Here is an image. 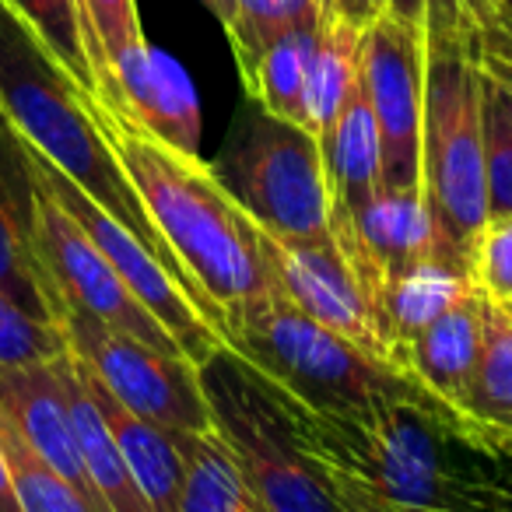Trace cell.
Instances as JSON below:
<instances>
[{
  "label": "cell",
  "mask_w": 512,
  "mask_h": 512,
  "mask_svg": "<svg viewBox=\"0 0 512 512\" xmlns=\"http://www.w3.org/2000/svg\"><path fill=\"white\" fill-rule=\"evenodd\" d=\"M0 120L29 148H36L46 162L57 165L67 179H74L95 204L106 207L120 225H127L176 274L179 285L190 292V299L197 302L200 313L211 320V327L221 337V323L211 302L200 295L176 253L165 246L141 197L109 151L102 130L95 127L88 92L64 71V64L53 57L39 32L8 0H0Z\"/></svg>",
  "instance_id": "cell-4"
},
{
  "label": "cell",
  "mask_w": 512,
  "mask_h": 512,
  "mask_svg": "<svg viewBox=\"0 0 512 512\" xmlns=\"http://www.w3.org/2000/svg\"><path fill=\"white\" fill-rule=\"evenodd\" d=\"M11 8L39 32L53 57L64 64V71L95 95L99 88V60H95L92 32L85 25L78 0H8Z\"/></svg>",
  "instance_id": "cell-26"
},
{
  "label": "cell",
  "mask_w": 512,
  "mask_h": 512,
  "mask_svg": "<svg viewBox=\"0 0 512 512\" xmlns=\"http://www.w3.org/2000/svg\"><path fill=\"white\" fill-rule=\"evenodd\" d=\"M64 358L67 355L53 358V362L18 365V369L0 372V414L18 428V435L57 474H64L92 502H99V495L92 491V481L85 474V463H81L78 435H74L71 400H67L64 383Z\"/></svg>",
  "instance_id": "cell-14"
},
{
  "label": "cell",
  "mask_w": 512,
  "mask_h": 512,
  "mask_svg": "<svg viewBox=\"0 0 512 512\" xmlns=\"http://www.w3.org/2000/svg\"><path fill=\"white\" fill-rule=\"evenodd\" d=\"M330 186V228L351 221L383 186V141L362 92V78L344 99L337 120L320 137Z\"/></svg>",
  "instance_id": "cell-18"
},
{
  "label": "cell",
  "mask_w": 512,
  "mask_h": 512,
  "mask_svg": "<svg viewBox=\"0 0 512 512\" xmlns=\"http://www.w3.org/2000/svg\"><path fill=\"white\" fill-rule=\"evenodd\" d=\"M302 418L323 460L376 495L386 512H502V460L474 421L439 400H383L355 414Z\"/></svg>",
  "instance_id": "cell-2"
},
{
  "label": "cell",
  "mask_w": 512,
  "mask_h": 512,
  "mask_svg": "<svg viewBox=\"0 0 512 512\" xmlns=\"http://www.w3.org/2000/svg\"><path fill=\"white\" fill-rule=\"evenodd\" d=\"M481 106L488 221L512 218V32L481 29Z\"/></svg>",
  "instance_id": "cell-19"
},
{
  "label": "cell",
  "mask_w": 512,
  "mask_h": 512,
  "mask_svg": "<svg viewBox=\"0 0 512 512\" xmlns=\"http://www.w3.org/2000/svg\"><path fill=\"white\" fill-rule=\"evenodd\" d=\"M78 362V358H74ZM78 372L85 379L88 393H92L95 407L106 418L109 435H113L116 449L127 460L130 474H134L137 488H141L144 502L151 512H176L179 495H183V477H186V453H183V435L172 428L148 421L123 407L99 379L92 376L85 362H78Z\"/></svg>",
  "instance_id": "cell-17"
},
{
  "label": "cell",
  "mask_w": 512,
  "mask_h": 512,
  "mask_svg": "<svg viewBox=\"0 0 512 512\" xmlns=\"http://www.w3.org/2000/svg\"><path fill=\"white\" fill-rule=\"evenodd\" d=\"M179 435H183L186 477L176 512H267L214 428Z\"/></svg>",
  "instance_id": "cell-21"
},
{
  "label": "cell",
  "mask_w": 512,
  "mask_h": 512,
  "mask_svg": "<svg viewBox=\"0 0 512 512\" xmlns=\"http://www.w3.org/2000/svg\"><path fill=\"white\" fill-rule=\"evenodd\" d=\"M316 36H320V25H302V29H292L274 39L256 60L253 78L246 81L249 102H256L271 116L306 127V88Z\"/></svg>",
  "instance_id": "cell-23"
},
{
  "label": "cell",
  "mask_w": 512,
  "mask_h": 512,
  "mask_svg": "<svg viewBox=\"0 0 512 512\" xmlns=\"http://www.w3.org/2000/svg\"><path fill=\"white\" fill-rule=\"evenodd\" d=\"M0 512H22V502H18L15 481H11V467L8 456L0 449Z\"/></svg>",
  "instance_id": "cell-35"
},
{
  "label": "cell",
  "mask_w": 512,
  "mask_h": 512,
  "mask_svg": "<svg viewBox=\"0 0 512 512\" xmlns=\"http://www.w3.org/2000/svg\"><path fill=\"white\" fill-rule=\"evenodd\" d=\"M22 148H25V165H29L32 179L85 228L88 239H92L95 246L102 249V256L116 267L123 285L137 295V302L176 337L179 351H183L193 365L211 358L225 341H221L218 330L211 327V320L200 313V306L190 299V292L179 285L176 274H172L127 225H120V221L102 204H95L74 179H67L57 165L46 162V158L39 155L36 148H29L25 141H22Z\"/></svg>",
  "instance_id": "cell-9"
},
{
  "label": "cell",
  "mask_w": 512,
  "mask_h": 512,
  "mask_svg": "<svg viewBox=\"0 0 512 512\" xmlns=\"http://www.w3.org/2000/svg\"><path fill=\"white\" fill-rule=\"evenodd\" d=\"M484 313H488V295L474 285L449 302L428 327H421L404 348L407 376L418 379L439 404L460 414L467 407L477 358H481Z\"/></svg>",
  "instance_id": "cell-15"
},
{
  "label": "cell",
  "mask_w": 512,
  "mask_h": 512,
  "mask_svg": "<svg viewBox=\"0 0 512 512\" xmlns=\"http://www.w3.org/2000/svg\"><path fill=\"white\" fill-rule=\"evenodd\" d=\"M78 4L95 43V60H99L95 95L102 99L113 92V60L130 46L144 43L141 15H137V0H78Z\"/></svg>",
  "instance_id": "cell-30"
},
{
  "label": "cell",
  "mask_w": 512,
  "mask_h": 512,
  "mask_svg": "<svg viewBox=\"0 0 512 512\" xmlns=\"http://www.w3.org/2000/svg\"><path fill=\"white\" fill-rule=\"evenodd\" d=\"M221 341L316 414H355L400 397L435 400L414 376L320 327L281 292L225 316Z\"/></svg>",
  "instance_id": "cell-6"
},
{
  "label": "cell",
  "mask_w": 512,
  "mask_h": 512,
  "mask_svg": "<svg viewBox=\"0 0 512 512\" xmlns=\"http://www.w3.org/2000/svg\"><path fill=\"white\" fill-rule=\"evenodd\" d=\"M88 109L158 235L211 302L221 327L225 316L278 292L260 253V225L228 193L214 165L162 144L113 102L88 95Z\"/></svg>",
  "instance_id": "cell-1"
},
{
  "label": "cell",
  "mask_w": 512,
  "mask_h": 512,
  "mask_svg": "<svg viewBox=\"0 0 512 512\" xmlns=\"http://www.w3.org/2000/svg\"><path fill=\"white\" fill-rule=\"evenodd\" d=\"M67 355V337L57 323L39 320L11 295L0 292V372L18 365L53 362Z\"/></svg>",
  "instance_id": "cell-29"
},
{
  "label": "cell",
  "mask_w": 512,
  "mask_h": 512,
  "mask_svg": "<svg viewBox=\"0 0 512 512\" xmlns=\"http://www.w3.org/2000/svg\"><path fill=\"white\" fill-rule=\"evenodd\" d=\"M463 414L477 425L512 432V309L502 302L488 299L481 358Z\"/></svg>",
  "instance_id": "cell-25"
},
{
  "label": "cell",
  "mask_w": 512,
  "mask_h": 512,
  "mask_svg": "<svg viewBox=\"0 0 512 512\" xmlns=\"http://www.w3.org/2000/svg\"><path fill=\"white\" fill-rule=\"evenodd\" d=\"M467 288H474V281L449 271V267L435 264V260H425L421 267H414L411 274H404V278L386 288L383 316H386V330H390V337H393L400 365H404L407 341H411L421 327H428L449 302L460 299Z\"/></svg>",
  "instance_id": "cell-24"
},
{
  "label": "cell",
  "mask_w": 512,
  "mask_h": 512,
  "mask_svg": "<svg viewBox=\"0 0 512 512\" xmlns=\"http://www.w3.org/2000/svg\"><path fill=\"white\" fill-rule=\"evenodd\" d=\"M249 218L288 242H327L330 186L320 137L253 102L235 141L214 165Z\"/></svg>",
  "instance_id": "cell-7"
},
{
  "label": "cell",
  "mask_w": 512,
  "mask_h": 512,
  "mask_svg": "<svg viewBox=\"0 0 512 512\" xmlns=\"http://www.w3.org/2000/svg\"><path fill=\"white\" fill-rule=\"evenodd\" d=\"M25 151V148H22ZM32 179V172H29ZM32 246L46 281L57 288V299L92 313L95 320L137 337L169 355H183L176 337L137 302V295L123 285L116 267L102 249L85 235V228L32 179ZM186 358V355H183Z\"/></svg>",
  "instance_id": "cell-10"
},
{
  "label": "cell",
  "mask_w": 512,
  "mask_h": 512,
  "mask_svg": "<svg viewBox=\"0 0 512 512\" xmlns=\"http://www.w3.org/2000/svg\"><path fill=\"white\" fill-rule=\"evenodd\" d=\"M316 4H320L323 15L348 18V22L362 25V29L386 8V0H316Z\"/></svg>",
  "instance_id": "cell-34"
},
{
  "label": "cell",
  "mask_w": 512,
  "mask_h": 512,
  "mask_svg": "<svg viewBox=\"0 0 512 512\" xmlns=\"http://www.w3.org/2000/svg\"><path fill=\"white\" fill-rule=\"evenodd\" d=\"M495 8H498V15H502L505 29L512 32V0H495Z\"/></svg>",
  "instance_id": "cell-39"
},
{
  "label": "cell",
  "mask_w": 512,
  "mask_h": 512,
  "mask_svg": "<svg viewBox=\"0 0 512 512\" xmlns=\"http://www.w3.org/2000/svg\"><path fill=\"white\" fill-rule=\"evenodd\" d=\"M474 432H477V428H474ZM484 446H488V442H484ZM495 453H498V449H495ZM498 460H502V481H498V491H502V512H512V456L498 453Z\"/></svg>",
  "instance_id": "cell-38"
},
{
  "label": "cell",
  "mask_w": 512,
  "mask_h": 512,
  "mask_svg": "<svg viewBox=\"0 0 512 512\" xmlns=\"http://www.w3.org/2000/svg\"><path fill=\"white\" fill-rule=\"evenodd\" d=\"M481 46V22L467 0H425L421 200L432 260L470 281L488 228Z\"/></svg>",
  "instance_id": "cell-3"
},
{
  "label": "cell",
  "mask_w": 512,
  "mask_h": 512,
  "mask_svg": "<svg viewBox=\"0 0 512 512\" xmlns=\"http://www.w3.org/2000/svg\"><path fill=\"white\" fill-rule=\"evenodd\" d=\"M0 449L8 456L11 481H15L22 512H106L99 502L74 488L64 474L50 467L29 442L18 435V428L0 414Z\"/></svg>",
  "instance_id": "cell-27"
},
{
  "label": "cell",
  "mask_w": 512,
  "mask_h": 512,
  "mask_svg": "<svg viewBox=\"0 0 512 512\" xmlns=\"http://www.w3.org/2000/svg\"><path fill=\"white\" fill-rule=\"evenodd\" d=\"M102 102L127 109L130 120L169 148L200 155V102L190 74L148 39L113 60V92Z\"/></svg>",
  "instance_id": "cell-13"
},
{
  "label": "cell",
  "mask_w": 512,
  "mask_h": 512,
  "mask_svg": "<svg viewBox=\"0 0 512 512\" xmlns=\"http://www.w3.org/2000/svg\"><path fill=\"white\" fill-rule=\"evenodd\" d=\"M362 92L383 141V186L421 190V85L425 22L383 8L362 32Z\"/></svg>",
  "instance_id": "cell-11"
},
{
  "label": "cell",
  "mask_w": 512,
  "mask_h": 512,
  "mask_svg": "<svg viewBox=\"0 0 512 512\" xmlns=\"http://www.w3.org/2000/svg\"><path fill=\"white\" fill-rule=\"evenodd\" d=\"M0 292L39 320L57 313V288L46 281L32 246V179L22 137L0 120Z\"/></svg>",
  "instance_id": "cell-16"
},
{
  "label": "cell",
  "mask_w": 512,
  "mask_h": 512,
  "mask_svg": "<svg viewBox=\"0 0 512 512\" xmlns=\"http://www.w3.org/2000/svg\"><path fill=\"white\" fill-rule=\"evenodd\" d=\"M260 253H264V264L278 292L295 309H302L320 327L341 334L365 355L379 358L393 369H404L390 341V330L383 323V313L365 292L358 274L351 271L334 239L288 242L260 228Z\"/></svg>",
  "instance_id": "cell-12"
},
{
  "label": "cell",
  "mask_w": 512,
  "mask_h": 512,
  "mask_svg": "<svg viewBox=\"0 0 512 512\" xmlns=\"http://www.w3.org/2000/svg\"><path fill=\"white\" fill-rule=\"evenodd\" d=\"M207 11H211L214 18H218V25L225 29V36L232 32V25H235V0H200Z\"/></svg>",
  "instance_id": "cell-36"
},
{
  "label": "cell",
  "mask_w": 512,
  "mask_h": 512,
  "mask_svg": "<svg viewBox=\"0 0 512 512\" xmlns=\"http://www.w3.org/2000/svg\"><path fill=\"white\" fill-rule=\"evenodd\" d=\"M470 4V11L477 15V22H481V29H502V32H509L505 29V22H502V15H498V8H495V0H467ZM386 8L393 11V15H400V18H407V22H425V0H386Z\"/></svg>",
  "instance_id": "cell-32"
},
{
  "label": "cell",
  "mask_w": 512,
  "mask_h": 512,
  "mask_svg": "<svg viewBox=\"0 0 512 512\" xmlns=\"http://www.w3.org/2000/svg\"><path fill=\"white\" fill-rule=\"evenodd\" d=\"M64 383H67V400H71L81 463H85V474L92 481V491L99 495V502L106 505V512H151L141 488H137L134 474H130L127 460L120 456L113 435H109L106 418L99 414L85 379H81L78 362H74L71 351L64 358Z\"/></svg>",
  "instance_id": "cell-20"
},
{
  "label": "cell",
  "mask_w": 512,
  "mask_h": 512,
  "mask_svg": "<svg viewBox=\"0 0 512 512\" xmlns=\"http://www.w3.org/2000/svg\"><path fill=\"white\" fill-rule=\"evenodd\" d=\"M327 467H330V477H334V491H337V502H341V512H386L362 481L344 474V470L334 467V463H327Z\"/></svg>",
  "instance_id": "cell-33"
},
{
  "label": "cell",
  "mask_w": 512,
  "mask_h": 512,
  "mask_svg": "<svg viewBox=\"0 0 512 512\" xmlns=\"http://www.w3.org/2000/svg\"><path fill=\"white\" fill-rule=\"evenodd\" d=\"M53 320L64 330L67 351L85 362L123 407L172 432H211L204 386L190 358L151 348L64 299H57Z\"/></svg>",
  "instance_id": "cell-8"
},
{
  "label": "cell",
  "mask_w": 512,
  "mask_h": 512,
  "mask_svg": "<svg viewBox=\"0 0 512 512\" xmlns=\"http://www.w3.org/2000/svg\"><path fill=\"white\" fill-rule=\"evenodd\" d=\"M211 428L267 512H341L334 477L302 418V404L221 344L197 365Z\"/></svg>",
  "instance_id": "cell-5"
},
{
  "label": "cell",
  "mask_w": 512,
  "mask_h": 512,
  "mask_svg": "<svg viewBox=\"0 0 512 512\" xmlns=\"http://www.w3.org/2000/svg\"><path fill=\"white\" fill-rule=\"evenodd\" d=\"M474 281L491 302L512 309V218L488 221L481 246H477Z\"/></svg>",
  "instance_id": "cell-31"
},
{
  "label": "cell",
  "mask_w": 512,
  "mask_h": 512,
  "mask_svg": "<svg viewBox=\"0 0 512 512\" xmlns=\"http://www.w3.org/2000/svg\"><path fill=\"white\" fill-rule=\"evenodd\" d=\"M362 32V25L348 18L323 15L306 88V127L316 137L327 134L348 92L355 88L358 71H362Z\"/></svg>",
  "instance_id": "cell-22"
},
{
  "label": "cell",
  "mask_w": 512,
  "mask_h": 512,
  "mask_svg": "<svg viewBox=\"0 0 512 512\" xmlns=\"http://www.w3.org/2000/svg\"><path fill=\"white\" fill-rule=\"evenodd\" d=\"M474 428H477V435H481V439L488 442L491 449H498V453L512 456V432H498V428L477 425V421H474Z\"/></svg>",
  "instance_id": "cell-37"
},
{
  "label": "cell",
  "mask_w": 512,
  "mask_h": 512,
  "mask_svg": "<svg viewBox=\"0 0 512 512\" xmlns=\"http://www.w3.org/2000/svg\"><path fill=\"white\" fill-rule=\"evenodd\" d=\"M323 11L316 0H235V25L228 32L242 85L253 78L256 60L278 36L302 25H320Z\"/></svg>",
  "instance_id": "cell-28"
}]
</instances>
